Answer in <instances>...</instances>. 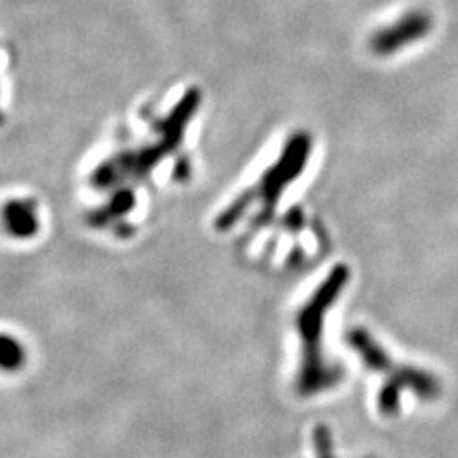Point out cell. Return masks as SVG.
<instances>
[{"mask_svg":"<svg viewBox=\"0 0 458 458\" xmlns=\"http://www.w3.org/2000/svg\"><path fill=\"white\" fill-rule=\"evenodd\" d=\"M4 222L13 235H29L35 232L37 218L35 212L29 208V205L23 203H13L6 208Z\"/></svg>","mask_w":458,"mask_h":458,"instance_id":"7a4b0ae2","label":"cell"},{"mask_svg":"<svg viewBox=\"0 0 458 458\" xmlns=\"http://www.w3.org/2000/svg\"><path fill=\"white\" fill-rule=\"evenodd\" d=\"M25 361L23 346L10 335H0V369L18 370Z\"/></svg>","mask_w":458,"mask_h":458,"instance_id":"3957f363","label":"cell"},{"mask_svg":"<svg viewBox=\"0 0 458 458\" xmlns=\"http://www.w3.org/2000/svg\"><path fill=\"white\" fill-rule=\"evenodd\" d=\"M338 293V284L331 289L321 291L313 298V302L304 308L300 315V335H302V363H300V372L296 378V388L302 395H313L319 392H327L335 388L340 382V370L328 365L319 350L321 340V325L323 313L327 310L328 300Z\"/></svg>","mask_w":458,"mask_h":458,"instance_id":"6da1fadb","label":"cell"}]
</instances>
